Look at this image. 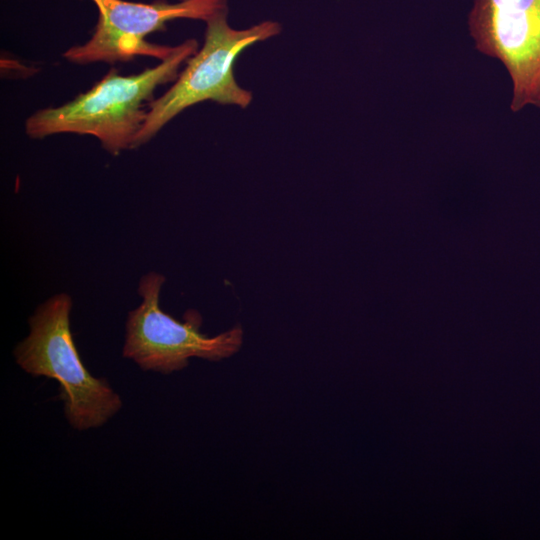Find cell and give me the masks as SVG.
<instances>
[{
	"mask_svg": "<svg viewBox=\"0 0 540 540\" xmlns=\"http://www.w3.org/2000/svg\"><path fill=\"white\" fill-rule=\"evenodd\" d=\"M197 50L198 42L188 39L167 59L141 73L124 76L111 69L91 89L66 104L33 113L25 122V132L33 139L63 133L91 135L112 155L132 149L154 91L175 81L180 66Z\"/></svg>",
	"mask_w": 540,
	"mask_h": 540,
	"instance_id": "1",
	"label": "cell"
},
{
	"mask_svg": "<svg viewBox=\"0 0 540 540\" xmlns=\"http://www.w3.org/2000/svg\"><path fill=\"white\" fill-rule=\"evenodd\" d=\"M72 304L67 293L41 303L13 355L26 373L58 382L68 423L84 431L104 425L119 412L122 400L106 379L93 376L83 364L70 328Z\"/></svg>",
	"mask_w": 540,
	"mask_h": 540,
	"instance_id": "2",
	"label": "cell"
},
{
	"mask_svg": "<svg viewBox=\"0 0 540 540\" xmlns=\"http://www.w3.org/2000/svg\"><path fill=\"white\" fill-rule=\"evenodd\" d=\"M228 9L206 23L202 47L188 60L174 84L161 97L148 104L143 126L132 149L154 137L170 120L185 109L204 101L246 108L252 93L242 88L233 73L234 62L249 46L280 34L277 21L265 20L249 28L235 29L228 23Z\"/></svg>",
	"mask_w": 540,
	"mask_h": 540,
	"instance_id": "3",
	"label": "cell"
},
{
	"mask_svg": "<svg viewBox=\"0 0 540 540\" xmlns=\"http://www.w3.org/2000/svg\"><path fill=\"white\" fill-rule=\"evenodd\" d=\"M164 282L165 277L155 271L140 278L142 302L126 319L124 358L142 370L170 374L187 367L192 357L219 361L239 350L243 340L240 326L209 337L200 332L202 318L197 311H187L184 322L165 313L159 305Z\"/></svg>",
	"mask_w": 540,
	"mask_h": 540,
	"instance_id": "4",
	"label": "cell"
},
{
	"mask_svg": "<svg viewBox=\"0 0 540 540\" xmlns=\"http://www.w3.org/2000/svg\"><path fill=\"white\" fill-rule=\"evenodd\" d=\"M97 8L98 19L90 39L70 47L64 58L76 64L124 62L136 56H150L163 61L176 46H163L145 40L149 34L164 30L176 19L206 22L228 9V0H180L139 3L126 0H90Z\"/></svg>",
	"mask_w": 540,
	"mask_h": 540,
	"instance_id": "5",
	"label": "cell"
},
{
	"mask_svg": "<svg viewBox=\"0 0 540 540\" xmlns=\"http://www.w3.org/2000/svg\"><path fill=\"white\" fill-rule=\"evenodd\" d=\"M468 25L476 48L508 71L511 110L540 108V0H473Z\"/></svg>",
	"mask_w": 540,
	"mask_h": 540,
	"instance_id": "6",
	"label": "cell"
}]
</instances>
